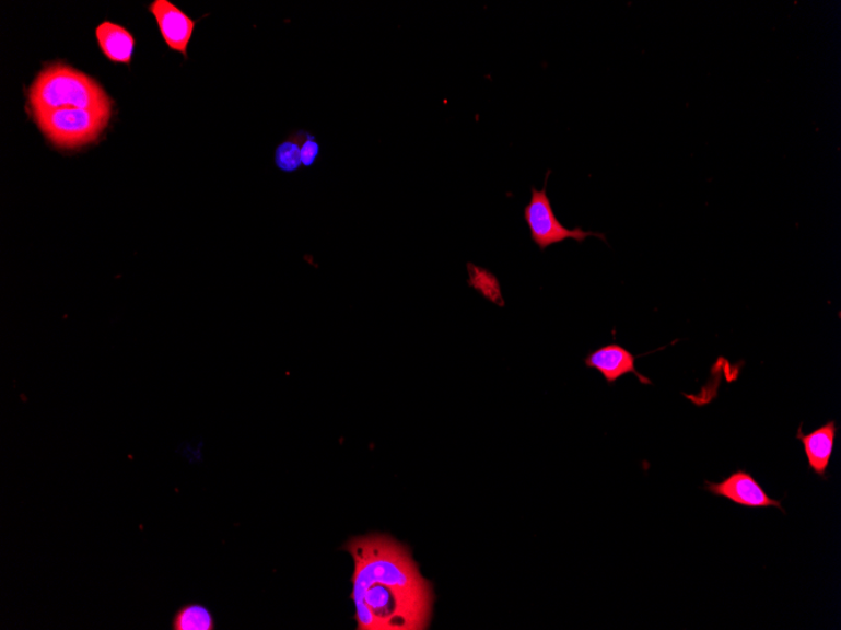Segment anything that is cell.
I'll use <instances>...</instances> for the list:
<instances>
[{"label": "cell", "mask_w": 841, "mask_h": 630, "mask_svg": "<svg viewBox=\"0 0 841 630\" xmlns=\"http://www.w3.org/2000/svg\"><path fill=\"white\" fill-rule=\"evenodd\" d=\"M354 560L352 598L357 629L423 630L430 626L434 590L407 546L373 534L344 545Z\"/></svg>", "instance_id": "6da1fadb"}, {"label": "cell", "mask_w": 841, "mask_h": 630, "mask_svg": "<svg viewBox=\"0 0 841 630\" xmlns=\"http://www.w3.org/2000/svg\"><path fill=\"white\" fill-rule=\"evenodd\" d=\"M32 112L77 107L112 112L113 101L87 74L63 63L42 70L28 91Z\"/></svg>", "instance_id": "7a4b0ae2"}, {"label": "cell", "mask_w": 841, "mask_h": 630, "mask_svg": "<svg viewBox=\"0 0 841 630\" xmlns=\"http://www.w3.org/2000/svg\"><path fill=\"white\" fill-rule=\"evenodd\" d=\"M32 115L40 131L55 147L73 150L96 141L109 124L112 112L63 107L32 112Z\"/></svg>", "instance_id": "3957f363"}, {"label": "cell", "mask_w": 841, "mask_h": 630, "mask_svg": "<svg viewBox=\"0 0 841 630\" xmlns=\"http://www.w3.org/2000/svg\"><path fill=\"white\" fill-rule=\"evenodd\" d=\"M549 171L546 175L545 187L542 190H537L532 187V197L529 203L524 208V221H526L530 238L536 243L538 248L545 252L548 247L560 245V243L572 240L579 243H584L589 237H596L607 243L605 234L584 231L581 226L569 230L558 220L551 199L547 195V183L549 178Z\"/></svg>", "instance_id": "277c9868"}, {"label": "cell", "mask_w": 841, "mask_h": 630, "mask_svg": "<svg viewBox=\"0 0 841 630\" xmlns=\"http://www.w3.org/2000/svg\"><path fill=\"white\" fill-rule=\"evenodd\" d=\"M704 490L717 495V498L735 502L739 506L748 509L776 508L785 514L781 501L771 499L764 492L763 487L756 481V478L744 469H738L737 472L732 474L720 483L706 481Z\"/></svg>", "instance_id": "5b68a950"}, {"label": "cell", "mask_w": 841, "mask_h": 630, "mask_svg": "<svg viewBox=\"0 0 841 630\" xmlns=\"http://www.w3.org/2000/svg\"><path fill=\"white\" fill-rule=\"evenodd\" d=\"M166 46L187 58V49L196 30L197 21L190 19L168 0H155L149 7Z\"/></svg>", "instance_id": "8992f818"}, {"label": "cell", "mask_w": 841, "mask_h": 630, "mask_svg": "<svg viewBox=\"0 0 841 630\" xmlns=\"http://www.w3.org/2000/svg\"><path fill=\"white\" fill-rule=\"evenodd\" d=\"M636 358L628 349L618 346V343H610V346L589 352L585 359V364L587 368L596 369L597 372L601 373L607 384L610 385L627 374H634L640 383L653 385L652 381H649L646 376L641 375L636 371Z\"/></svg>", "instance_id": "52a82bcc"}, {"label": "cell", "mask_w": 841, "mask_h": 630, "mask_svg": "<svg viewBox=\"0 0 841 630\" xmlns=\"http://www.w3.org/2000/svg\"><path fill=\"white\" fill-rule=\"evenodd\" d=\"M838 427L836 420H830L809 434L803 433V428H798L796 439L804 445L807 462L810 469L816 475L827 480V469L830 465L832 451L837 439Z\"/></svg>", "instance_id": "ba28073f"}, {"label": "cell", "mask_w": 841, "mask_h": 630, "mask_svg": "<svg viewBox=\"0 0 841 630\" xmlns=\"http://www.w3.org/2000/svg\"><path fill=\"white\" fill-rule=\"evenodd\" d=\"M96 39L107 60L113 63H131L136 39L128 30L106 21L96 28Z\"/></svg>", "instance_id": "9c48e42d"}, {"label": "cell", "mask_w": 841, "mask_h": 630, "mask_svg": "<svg viewBox=\"0 0 841 630\" xmlns=\"http://www.w3.org/2000/svg\"><path fill=\"white\" fill-rule=\"evenodd\" d=\"M172 630H214L212 611L202 604L188 603L179 607L171 619Z\"/></svg>", "instance_id": "30bf717a"}, {"label": "cell", "mask_w": 841, "mask_h": 630, "mask_svg": "<svg viewBox=\"0 0 841 630\" xmlns=\"http://www.w3.org/2000/svg\"><path fill=\"white\" fill-rule=\"evenodd\" d=\"M275 164H277L278 170L285 173H295L303 166L296 132L291 133L289 139L281 142L277 148Z\"/></svg>", "instance_id": "8fae6325"}, {"label": "cell", "mask_w": 841, "mask_h": 630, "mask_svg": "<svg viewBox=\"0 0 841 630\" xmlns=\"http://www.w3.org/2000/svg\"><path fill=\"white\" fill-rule=\"evenodd\" d=\"M299 139L300 153H302V163L305 167H312L320 155V145L316 141L312 133L299 130L296 131Z\"/></svg>", "instance_id": "7c38bea8"}]
</instances>
